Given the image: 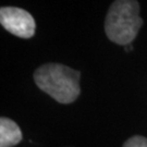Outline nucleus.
<instances>
[{
	"label": "nucleus",
	"mask_w": 147,
	"mask_h": 147,
	"mask_svg": "<svg viewBox=\"0 0 147 147\" xmlns=\"http://www.w3.org/2000/svg\"><path fill=\"white\" fill-rule=\"evenodd\" d=\"M81 72L60 63L42 64L34 72L37 87L60 104H71L81 93Z\"/></svg>",
	"instance_id": "nucleus-1"
},
{
	"label": "nucleus",
	"mask_w": 147,
	"mask_h": 147,
	"mask_svg": "<svg viewBox=\"0 0 147 147\" xmlns=\"http://www.w3.org/2000/svg\"><path fill=\"white\" fill-rule=\"evenodd\" d=\"M140 5L134 0H117L110 5L105 20V32L109 40L129 46L142 27Z\"/></svg>",
	"instance_id": "nucleus-2"
},
{
	"label": "nucleus",
	"mask_w": 147,
	"mask_h": 147,
	"mask_svg": "<svg viewBox=\"0 0 147 147\" xmlns=\"http://www.w3.org/2000/svg\"><path fill=\"white\" fill-rule=\"evenodd\" d=\"M0 23L5 31L21 38H31L35 34L36 23L31 13L16 7H1Z\"/></svg>",
	"instance_id": "nucleus-3"
},
{
	"label": "nucleus",
	"mask_w": 147,
	"mask_h": 147,
	"mask_svg": "<svg viewBox=\"0 0 147 147\" xmlns=\"http://www.w3.org/2000/svg\"><path fill=\"white\" fill-rule=\"evenodd\" d=\"M20 126L13 120L2 117L0 119V147H13L22 141Z\"/></svg>",
	"instance_id": "nucleus-4"
},
{
	"label": "nucleus",
	"mask_w": 147,
	"mask_h": 147,
	"mask_svg": "<svg viewBox=\"0 0 147 147\" xmlns=\"http://www.w3.org/2000/svg\"><path fill=\"white\" fill-rule=\"evenodd\" d=\"M123 147H147V138L141 135H134L123 144Z\"/></svg>",
	"instance_id": "nucleus-5"
}]
</instances>
